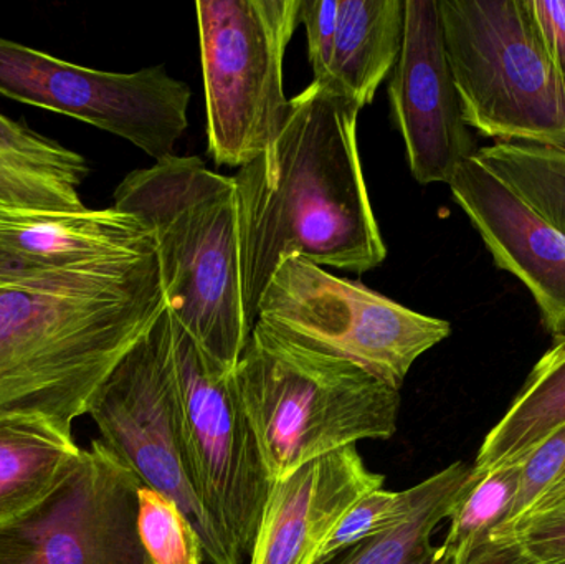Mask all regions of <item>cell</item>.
<instances>
[{
  "instance_id": "cell-1",
  "label": "cell",
  "mask_w": 565,
  "mask_h": 564,
  "mask_svg": "<svg viewBox=\"0 0 565 564\" xmlns=\"http://www.w3.org/2000/svg\"><path fill=\"white\" fill-rule=\"evenodd\" d=\"M359 113L312 82L289 99L274 145L234 175L250 328L285 258L362 275L387 257L359 155Z\"/></svg>"
},
{
  "instance_id": "cell-2",
  "label": "cell",
  "mask_w": 565,
  "mask_h": 564,
  "mask_svg": "<svg viewBox=\"0 0 565 564\" xmlns=\"http://www.w3.org/2000/svg\"><path fill=\"white\" fill-rule=\"evenodd\" d=\"M158 247L0 277V419L72 434L99 384L166 310Z\"/></svg>"
},
{
  "instance_id": "cell-3",
  "label": "cell",
  "mask_w": 565,
  "mask_h": 564,
  "mask_svg": "<svg viewBox=\"0 0 565 564\" xmlns=\"http://www.w3.org/2000/svg\"><path fill=\"white\" fill-rule=\"evenodd\" d=\"M113 207L152 228L171 317L215 363L234 371L252 333L234 178L211 171L199 156H169L129 172Z\"/></svg>"
},
{
  "instance_id": "cell-4",
  "label": "cell",
  "mask_w": 565,
  "mask_h": 564,
  "mask_svg": "<svg viewBox=\"0 0 565 564\" xmlns=\"http://www.w3.org/2000/svg\"><path fill=\"white\" fill-rule=\"evenodd\" d=\"M234 383L271 483L361 440H388L397 433L401 391L258 323Z\"/></svg>"
},
{
  "instance_id": "cell-5",
  "label": "cell",
  "mask_w": 565,
  "mask_h": 564,
  "mask_svg": "<svg viewBox=\"0 0 565 564\" xmlns=\"http://www.w3.org/2000/svg\"><path fill=\"white\" fill-rule=\"evenodd\" d=\"M468 128L500 142L565 146V78L527 0H438Z\"/></svg>"
},
{
  "instance_id": "cell-6",
  "label": "cell",
  "mask_w": 565,
  "mask_h": 564,
  "mask_svg": "<svg viewBox=\"0 0 565 564\" xmlns=\"http://www.w3.org/2000/svg\"><path fill=\"white\" fill-rule=\"evenodd\" d=\"M86 414L95 421L99 440L142 486L168 497L184 513L201 536L205 562L244 563L195 487L168 307L99 384Z\"/></svg>"
},
{
  "instance_id": "cell-7",
  "label": "cell",
  "mask_w": 565,
  "mask_h": 564,
  "mask_svg": "<svg viewBox=\"0 0 565 564\" xmlns=\"http://www.w3.org/2000/svg\"><path fill=\"white\" fill-rule=\"evenodd\" d=\"M257 323L299 347L349 361L398 391L415 361L451 334L448 321L296 255L275 270Z\"/></svg>"
},
{
  "instance_id": "cell-8",
  "label": "cell",
  "mask_w": 565,
  "mask_h": 564,
  "mask_svg": "<svg viewBox=\"0 0 565 564\" xmlns=\"http://www.w3.org/2000/svg\"><path fill=\"white\" fill-rule=\"evenodd\" d=\"M301 0H201L198 10L209 155L244 168L280 135L288 115L286 46Z\"/></svg>"
},
{
  "instance_id": "cell-9",
  "label": "cell",
  "mask_w": 565,
  "mask_h": 564,
  "mask_svg": "<svg viewBox=\"0 0 565 564\" xmlns=\"http://www.w3.org/2000/svg\"><path fill=\"white\" fill-rule=\"evenodd\" d=\"M172 333L195 487L238 556L250 558L274 483L238 397L234 371L215 363L174 318Z\"/></svg>"
},
{
  "instance_id": "cell-10",
  "label": "cell",
  "mask_w": 565,
  "mask_h": 564,
  "mask_svg": "<svg viewBox=\"0 0 565 564\" xmlns=\"http://www.w3.org/2000/svg\"><path fill=\"white\" fill-rule=\"evenodd\" d=\"M0 95L88 123L158 162L188 129L192 89L164 65L102 72L0 36Z\"/></svg>"
},
{
  "instance_id": "cell-11",
  "label": "cell",
  "mask_w": 565,
  "mask_h": 564,
  "mask_svg": "<svg viewBox=\"0 0 565 564\" xmlns=\"http://www.w3.org/2000/svg\"><path fill=\"white\" fill-rule=\"evenodd\" d=\"M141 480L102 443L22 519L0 526L2 564H152L139 536Z\"/></svg>"
},
{
  "instance_id": "cell-12",
  "label": "cell",
  "mask_w": 565,
  "mask_h": 564,
  "mask_svg": "<svg viewBox=\"0 0 565 564\" xmlns=\"http://www.w3.org/2000/svg\"><path fill=\"white\" fill-rule=\"evenodd\" d=\"M392 121L422 185L450 184L477 148L461 111L438 0H405L404 42L391 73Z\"/></svg>"
},
{
  "instance_id": "cell-13",
  "label": "cell",
  "mask_w": 565,
  "mask_h": 564,
  "mask_svg": "<svg viewBox=\"0 0 565 564\" xmlns=\"http://www.w3.org/2000/svg\"><path fill=\"white\" fill-rule=\"evenodd\" d=\"M455 202L463 209L494 264L523 281L547 330H565V237L531 211L477 158L460 166L450 181Z\"/></svg>"
},
{
  "instance_id": "cell-14",
  "label": "cell",
  "mask_w": 565,
  "mask_h": 564,
  "mask_svg": "<svg viewBox=\"0 0 565 564\" xmlns=\"http://www.w3.org/2000/svg\"><path fill=\"white\" fill-rule=\"evenodd\" d=\"M382 483L355 446L299 467L271 486L250 564H315L344 513Z\"/></svg>"
},
{
  "instance_id": "cell-15",
  "label": "cell",
  "mask_w": 565,
  "mask_h": 564,
  "mask_svg": "<svg viewBox=\"0 0 565 564\" xmlns=\"http://www.w3.org/2000/svg\"><path fill=\"white\" fill-rule=\"evenodd\" d=\"M158 247L141 219L118 209H0V277L95 264Z\"/></svg>"
},
{
  "instance_id": "cell-16",
  "label": "cell",
  "mask_w": 565,
  "mask_h": 564,
  "mask_svg": "<svg viewBox=\"0 0 565 564\" xmlns=\"http://www.w3.org/2000/svg\"><path fill=\"white\" fill-rule=\"evenodd\" d=\"M405 0H338L334 50L324 88L371 105L391 76L404 42Z\"/></svg>"
},
{
  "instance_id": "cell-17",
  "label": "cell",
  "mask_w": 565,
  "mask_h": 564,
  "mask_svg": "<svg viewBox=\"0 0 565 564\" xmlns=\"http://www.w3.org/2000/svg\"><path fill=\"white\" fill-rule=\"evenodd\" d=\"M85 158L0 113V209L78 211Z\"/></svg>"
},
{
  "instance_id": "cell-18",
  "label": "cell",
  "mask_w": 565,
  "mask_h": 564,
  "mask_svg": "<svg viewBox=\"0 0 565 564\" xmlns=\"http://www.w3.org/2000/svg\"><path fill=\"white\" fill-rule=\"evenodd\" d=\"M83 449L39 417L0 419V526L39 507L72 472Z\"/></svg>"
},
{
  "instance_id": "cell-19",
  "label": "cell",
  "mask_w": 565,
  "mask_h": 564,
  "mask_svg": "<svg viewBox=\"0 0 565 564\" xmlns=\"http://www.w3.org/2000/svg\"><path fill=\"white\" fill-rule=\"evenodd\" d=\"M565 423V330L537 361L504 417L484 437L475 473L521 462Z\"/></svg>"
},
{
  "instance_id": "cell-20",
  "label": "cell",
  "mask_w": 565,
  "mask_h": 564,
  "mask_svg": "<svg viewBox=\"0 0 565 564\" xmlns=\"http://www.w3.org/2000/svg\"><path fill=\"white\" fill-rule=\"evenodd\" d=\"M470 473V466L455 462L417 483L411 513L392 529L349 550L339 564L440 563V553L431 545V535L444 520L450 519Z\"/></svg>"
},
{
  "instance_id": "cell-21",
  "label": "cell",
  "mask_w": 565,
  "mask_h": 564,
  "mask_svg": "<svg viewBox=\"0 0 565 564\" xmlns=\"http://www.w3.org/2000/svg\"><path fill=\"white\" fill-rule=\"evenodd\" d=\"M475 158L565 237V146L500 142Z\"/></svg>"
},
{
  "instance_id": "cell-22",
  "label": "cell",
  "mask_w": 565,
  "mask_h": 564,
  "mask_svg": "<svg viewBox=\"0 0 565 564\" xmlns=\"http://www.w3.org/2000/svg\"><path fill=\"white\" fill-rule=\"evenodd\" d=\"M521 462L507 464L490 472L471 470L467 486L450 515L447 540L438 549L448 564H467L475 552L503 525L513 509L520 487Z\"/></svg>"
},
{
  "instance_id": "cell-23",
  "label": "cell",
  "mask_w": 565,
  "mask_h": 564,
  "mask_svg": "<svg viewBox=\"0 0 565 564\" xmlns=\"http://www.w3.org/2000/svg\"><path fill=\"white\" fill-rule=\"evenodd\" d=\"M488 540L513 546L536 564H565V477Z\"/></svg>"
},
{
  "instance_id": "cell-24",
  "label": "cell",
  "mask_w": 565,
  "mask_h": 564,
  "mask_svg": "<svg viewBox=\"0 0 565 564\" xmlns=\"http://www.w3.org/2000/svg\"><path fill=\"white\" fill-rule=\"evenodd\" d=\"M139 536L152 564H202L204 546L194 526L168 497L142 487Z\"/></svg>"
},
{
  "instance_id": "cell-25",
  "label": "cell",
  "mask_w": 565,
  "mask_h": 564,
  "mask_svg": "<svg viewBox=\"0 0 565 564\" xmlns=\"http://www.w3.org/2000/svg\"><path fill=\"white\" fill-rule=\"evenodd\" d=\"M414 502L415 487L404 492H385L379 489L361 497L339 520L318 553L315 564H328L359 543L397 525L411 513Z\"/></svg>"
},
{
  "instance_id": "cell-26",
  "label": "cell",
  "mask_w": 565,
  "mask_h": 564,
  "mask_svg": "<svg viewBox=\"0 0 565 564\" xmlns=\"http://www.w3.org/2000/svg\"><path fill=\"white\" fill-rule=\"evenodd\" d=\"M565 477V423L521 460L520 487L507 522L520 517L544 490Z\"/></svg>"
},
{
  "instance_id": "cell-27",
  "label": "cell",
  "mask_w": 565,
  "mask_h": 564,
  "mask_svg": "<svg viewBox=\"0 0 565 564\" xmlns=\"http://www.w3.org/2000/svg\"><path fill=\"white\" fill-rule=\"evenodd\" d=\"M299 23L308 36V55L312 66V82L326 85L334 50L338 0H301Z\"/></svg>"
},
{
  "instance_id": "cell-28",
  "label": "cell",
  "mask_w": 565,
  "mask_h": 564,
  "mask_svg": "<svg viewBox=\"0 0 565 564\" xmlns=\"http://www.w3.org/2000/svg\"><path fill=\"white\" fill-rule=\"evenodd\" d=\"M541 42L565 78V0H527Z\"/></svg>"
},
{
  "instance_id": "cell-29",
  "label": "cell",
  "mask_w": 565,
  "mask_h": 564,
  "mask_svg": "<svg viewBox=\"0 0 565 564\" xmlns=\"http://www.w3.org/2000/svg\"><path fill=\"white\" fill-rule=\"evenodd\" d=\"M467 564H536L524 558L513 546L488 540L471 555Z\"/></svg>"
},
{
  "instance_id": "cell-30",
  "label": "cell",
  "mask_w": 565,
  "mask_h": 564,
  "mask_svg": "<svg viewBox=\"0 0 565 564\" xmlns=\"http://www.w3.org/2000/svg\"><path fill=\"white\" fill-rule=\"evenodd\" d=\"M438 564H448L447 562H444V560L440 558V563Z\"/></svg>"
},
{
  "instance_id": "cell-31",
  "label": "cell",
  "mask_w": 565,
  "mask_h": 564,
  "mask_svg": "<svg viewBox=\"0 0 565 564\" xmlns=\"http://www.w3.org/2000/svg\"><path fill=\"white\" fill-rule=\"evenodd\" d=\"M0 564H2V563H0Z\"/></svg>"
}]
</instances>
